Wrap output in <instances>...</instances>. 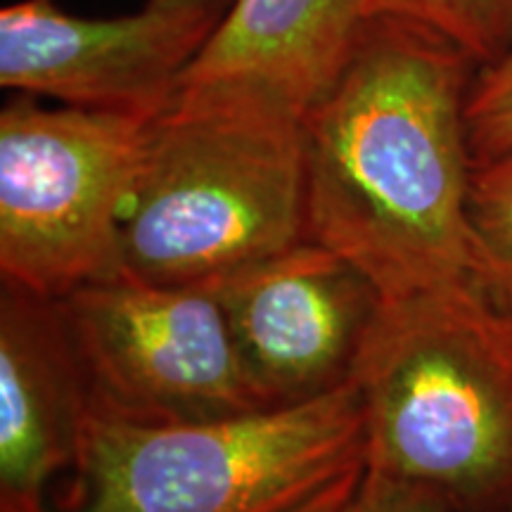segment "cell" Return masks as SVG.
<instances>
[{
    "label": "cell",
    "mask_w": 512,
    "mask_h": 512,
    "mask_svg": "<svg viewBox=\"0 0 512 512\" xmlns=\"http://www.w3.org/2000/svg\"><path fill=\"white\" fill-rule=\"evenodd\" d=\"M477 69L425 24L373 15L306 112L309 240L354 264L384 302L475 283L465 107Z\"/></svg>",
    "instance_id": "1"
},
{
    "label": "cell",
    "mask_w": 512,
    "mask_h": 512,
    "mask_svg": "<svg viewBox=\"0 0 512 512\" xmlns=\"http://www.w3.org/2000/svg\"><path fill=\"white\" fill-rule=\"evenodd\" d=\"M304 240L306 112L252 81L181 83L150 121L126 278L211 285Z\"/></svg>",
    "instance_id": "2"
},
{
    "label": "cell",
    "mask_w": 512,
    "mask_h": 512,
    "mask_svg": "<svg viewBox=\"0 0 512 512\" xmlns=\"http://www.w3.org/2000/svg\"><path fill=\"white\" fill-rule=\"evenodd\" d=\"M351 382L368 470L453 512L512 503V320L475 283L382 299Z\"/></svg>",
    "instance_id": "3"
},
{
    "label": "cell",
    "mask_w": 512,
    "mask_h": 512,
    "mask_svg": "<svg viewBox=\"0 0 512 512\" xmlns=\"http://www.w3.org/2000/svg\"><path fill=\"white\" fill-rule=\"evenodd\" d=\"M361 465L351 380L211 420L145 422L91 401L67 512H287Z\"/></svg>",
    "instance_id": "4"
},
{
    "label": "cell",
    "mask_w": 512,
    "mask_h": 512,
    "mask_svg": "<svg viewBox=\"0 0 512 512\" xmlns=\"http://www.w3.org/2000/svg\"><path fill=\"white\" fill-rule=\"evenodd\" d=\"M155 119V117H152ZM12 95L0 110V275L48 299L124 275L150 121Z\"/></svg>",
    "instance_id": "5"
},
{
    "label": "cell",
    "mask_w": 512,
    "mask_h": 512,
    "mask_svg": "<svg viewBox=\"0 0 512 512\" xmlns=\"http://www.w3.org/2000/svg\"><path fill=\"white\" fill-rule=\"evenodd\" d=\"M55 302L95 406L145 422L266 408L209 285H155L121 275Z\"/></svg>",
    "instance_id": "6"
},
{
    "label": "cell",
    "mask_w": 512,
    "mask_h": 512,
    "mask_svg": "<svg viewBox=\"0 0 512 512\" xmlns=\"http://www.w3.org/2000/svg\"><path fill=\"white\" fill-rule=\"evenodd\" d=\"M233 0H143L86 17L57 0L0 10V86L57 105L152 119L174 98Z\"/></svg>",
    "instance_id": "7"
},
{
    "label": "cell",
    "mask_w": 512,
    "mask_h": 512,
    "mask_svg": "<svg viewBox=\"0 0 512 512\" xmlns=\"http://www.w3.org/2000/svg\"><path fill=\"white\" fill-rule=\"evenodd\" d=\"M209 287L266 406L309 401L349 382L382 304L366 275L313 240Z\"/></svg>",
    "instance_id": "8"
},
{
    "label": "cell",
    "mask_w": 512,
    "mask_h": 512,
    "mask_svg": "<svg viewBox=\"0 0 512 512\" xmlns=\"http://www.w3.org/2000/svg\"><path fill=\"white\" fill-rule=\"evenodd\" d=\"M91 389L55 299L0 290V512H53L48 489L79 463Z\"/></svg>",
    "instance_id": "9"
},
{
    "label": "cell",
    "mask_w": 512,
    "mask_h": 512,
    "mask_svg": "<svg viewBox=\"0 0 512 512\" xmlns=\"http://www.w3.org/2000/svg\"><path fill=\"white\" fill-rule=\"evenodd\" d=\"M375 15V0H233L181 83L252 81L309 112Z\"/></svg>",
    "instance_id": "10"
},
{
    "label": "cell",
    "mask_w": 512,
    "mask_h": 512,
    "mask_svg": "<svg viewBox=\"0 0 512 512\" xmlns=\"http://www.w3.org/2000/svg\"><path fill=\"white\" fill-rule=\"evenodd\" d=\"M467 219L475 285L512 320V150L475 164Z\"/></svg>",
    "instance_id": "11"
},
{
    "label": "cell",
    "mask_w": 512,
    "mask_h": 512,
    "mask_svg": "<svg viewBox=\"0 0 512 512\" xmlns=\"http://www.w3.org/2000/svg\"><path fill=\"white\" fill-rule=\"evenodd\" d=\"M375 15L425 24L463 48L477 67L498 57L512 34V0H375Z\"/></svg>",
    "instance_id": "12"
},
{
    "label": "cell",
    "mask_w": 512,
    "mask_h": 512,
    "mask_svg": "<svg viewBox=\"0 0 512 512\" xmlns=\"http://www.w3.org/2000/svg\"><path fill=\"white\" fill-rule=\"evenodd\" d=\"M465 121L475 164L512 150V34L498 57L477 69Z\"/></svg>",
    "instance_id": "13"
},
{
    "label": "cell",
    "mask_w": 512,
    "mask_h": 512,
    "mask_svg": "<svg viewBox=\"0 0 512 512\" xmlns=\"http://www.w3.org/2000/svg\"><path fill=\"white\" fill-rule=\"evenodd\" d=\"M339 512H453V508L425 486L366 467L354 494L344 501Z\"/></svg>",
    "instance_id": "14"
},
{
    "label": "cell",
    "mask_w": 512,
    "mask_h": 512,
    "mask_svg": "<svg viewBox=\"0 0 512 512\" xmlns=\"http://www.w3.org/2000/svg\"><path fill=\"white\" fill-rule=\"evenodd\" d=\"M363 470H366V465L356 467V470L347 472V475H342L339 479H335L330 486H325L323 491H318L316 496H311L309 501H304L302 505H297V508L287 510V512H339L342 508L344 501L354 494L358 479H361Z\"/></svg>",
    "instance_id": "15"
},
{
    "label": "cell",
    "mask_w": 512,
    "mask_h": 512,
    "mask_svg": "<svg viewBox=\"0 0 512 512\" xmlns=\"http://www.w3.org/2000/svg\"><path fill=\"white\" fill-rule=\"evenodd\" d=\"M503 512H512V503H510V505H508V508H505Z\"/></svg>",
    "instance_id": "16"
}]
</instances>
